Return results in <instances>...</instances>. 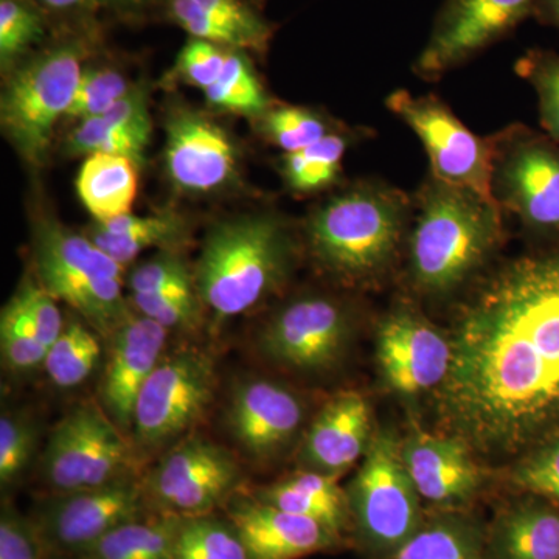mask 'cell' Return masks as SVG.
<instances>
[{
  "mask_svg": "<svg viewBox=\"0 0 559 559\" xmlns=\"http://www.w3.org/2000/svg\"><path fill=\"white\" fill-rule=\"evenodd\" d=\"M437 411L451 436L514 454L559 430V245L481 283L455 319Z\"/></svg>",
  "mask_w": 559,
  "mask_h": 559,
  "instance_id": "cell-1",
  "label": "cell"
},
{
  "mask_svg": "<svg viewBox=\"0 0 559 559\" xmlns=\"http://www.w3.org/2000/svg\"><path fill=\"white\" fill-rule=\"evenodd\" d=\"M296 259V238L277 213L218 221L202 241L193 267L194 289L215 322L238 318L286 285Z\"/></svg>",
  "mask_w": 559,
  "mask_h": 559,
  "instance_id": "cell-2",
  "label": "cell"
},
{
  "mask_svg": "<svg viewBox=\"0 0 559 559\" xmlns=\"http://www.w3.org/2000/svg\"><path fill=\"white\" fill-rule=\"evenodd\" d=\"M414 212V200L381 180H359L320 202L305 221L308 252L345 285L380 277L392 264Z\"/></svg>",
  "mask_w": 559,
  "mask_h": 559,
  "instance_id": "cell-3",
  "label": "cell"
},
{
  "mask_svg": "<svg viewBox=\"0 0 559 559\" xmlns=\"http://www.w3.org/2000/svg\"><path fill=\"white\" fill-rule=\"evenodd\" d=\"M409 266L415 288L444 296L462 286L502 238V210L495 201L429 178L414 200Z\"/></svg>",
  "mask_w": 559,
  "mask_h": 559,
  "instance_id": "cell-4",
  "label": "cell"
},
{
  "mask_svg": "<svg viewBox=\"0 0 559 559\" xmlns=\"http://www.w3.org/2000/svg\"><path fill=\"white\" fill-rule=\"evenodd\" d=\"M33 261L40 286L69 305L105 340L134 312L123 293V264L86 234L57 221H40L33 235Z\"/></svg>",
  "mask_w": 559,
  "mask_h": 559,
  "instance_id": "cell-5",
  "label": "cell"
},
{
  "mask_svg": "<svg viewBox=\"0 0 559 559\" xmlns=\"http://www.w3.org/2000/svg\"><path fill=\"white\" fill-rule=\"evenodd\" d=\"M80 44L64 43L25 62L10 76L0 100L3 134L22 159L40 165L55 127L66 120L84 72Z\"/></svg>",
  "mask_w": 559,
  "mask_h": 559,
  "instance_id": "cell-6",
  "label": "cell"
},
{
  "mask_svg": "<svg viewBox=\"0 0 559 559\" xmlns=\"http://www.w3.org/2000/svg\"><path fill=\"white\" fill-rule=\"evenodd\" d=\"M139 452L98 400L75 404L57 423L43 454L51 495L105 487L139 477Z\"/></svg>",
  "mask_w": 559,
  "mask_h": 559,
  "instance_id": "cell-7",
  "label": "cell"
},
{
  "mask_svg": "<svg viewBox=\"0 0 559 559\" xmlns=\"http://www.w3.org/2000/svg\"><path fill=\"white\" fill-rule=\"evenodd\" d=\"M216 385L215 360L205 349L167 352L135 403L131 440L139 454L165 452L193 433L215 400Z\"/></svg>",
  "mask_w": 559,
  "mask_h": 559,
  "instance_id": "cell-8",
  "label": "cell"
},
{
  "mask_svg": "<svg viewBox=\"0 0 559 559\" xmlns=\"http://www.w3.org/2000/svg\"><path fill=\"white\" fill-rule=\"evenodd\" d=\"M489 139L491 198L539 237H559V143L522 123Z\"/></svg>",
  "mask_w": 559,
  "mask_h": 559,
  "instance_id": "cell-9",
  "label": "cell"
},
{
  "mask_svg": "<svg viewBox=\"0 0 559 559\" xmlns=\"http://www.w3.org/2000/svg\"><path fill=\"white\" fill-rule=\"evenodd\" d=\"M349 513L360 539L373 554L389 558L423 524L419 495L392 432L371 437L362 465L349 485Z\"/></svg>",
  "mask_w": 559,
  "mask_h": 559,
  "instance_id": "cell-10",
  "label": "cell"
},
{
  "mask_svg": "<svg viewBox=\"0 0 559 559\" xmlns=\"http://www.w3.org/2000/svg\"><path fill=\"white\" fill-rule=\"evenodd\" d=\"M143 481L151 509L180 518L224 509L245 484L234 452L193 432L173 444Z\"/></svg>",
  "mask_w": 559,
  "mask_h": 559,
  "instance_id": "cell-11",
  "label": "cell"
},
{
  "mask_svg": "<svg viewBox=\"0 0 559 559\" xmlns=\"http://www.w3.org/2000/svg\"><path fill=\"white\" fill-rule=\"evenodd\" d=\"M352 311L325 294H305L272 312L257 348L275 366L305 374L336 369L352 340Z\"/></svg>",
  "mask_w": 559,
  "mask_h": 559,
  "instance_id": "cell-12",
  "label": "cell"
},
{
  "mask_svg": "<svg viewBox=\"0 0 559 559\" xmlns=\"http://www.w3.org/2000/svg\"><path fill=\"white\" fill-rule=\"evenodd\" d=\"M154 511L140 477L83 491L51 495L32 514L49 558L86 554L114 528Z\"/></svg>",
  "mask_w": 559,
  "mask_h": 559,
  "instance_id": "cell-13",
  "label": "cell"
},
{
  "mask_svg": "<svg viewBox=\"0 0 559 559\" xmlns=\"http://www.w3.org/2000/svg\"><path fill=\"white\" fill-rule=\"evenodd\" d=\"M393 116L415 132L428 153L430 176L491 198V145L469 131L437 95L393 92L385 100Z\"/></svg>",
  "mask_w": 559,
  "mask_h": 559,
  "instance_id": "cell-14",
  "label": "cell"
},
{
  "mask_svg": "<svg viewBox=\"0 0 559 559\" xmlns=\"http://www.w3.org/2000/svg\"><path fill=\"white\" fill-rule=\"evenodd\" d=\"M538 0H444L428 43L414 62L418 79L436 81L506 38L532 16Z\"/></svg>",
  "mask_w": 559,
  "mask_h": 559,
  "instance_id": "cell-15",
  "label": "cell"
},
{
  "mask_svg": "<svg viewBox=\"0 0 559 559\" xmlns=\"http://www.w3.org/2000/svg\"><path fill=\"white\" fill-rule=\"evenodd\" d=\"M165 173L190 197L223 193L237 186L241 154L229 132L197 110L178 109L165 124Z\"/></svg>",
  "mask_w": 559,
  "mask_h": 559,
  "instance_id": "cell-16",
  "label": "cell"
},
{
  "mask_svg": "<svg viewBox=\"0 0 559 559\" xmlns=\"http://www.w3.org/2000/svg\"><path fill=\"white\" fill-rule=\"evenodd\" d=\"M307 404L299 393L270 378L250 377L234 385L224 426L242 454L259 463L280 457L299 437Z\"/></svg>",
  "mask_w": 559,
  "mask_h": 559,
  "instance_id": "cell-17",
  "label": "cell"
},
{
  "mask_svg": "<svg viewBox=\"0 0 559 559\" xmlns=\"http://www.w3.org/2000/svg\"><path fill=\"white\" fill-rule=\"evenodd\" d=\"M451 358L450 337L412 308H396L378 325V366L385 384L400 395L439 389L447 380Z\"/></svg>",
  "mask_w": 559,
  "mask_h": 559,
  "instance_id": "cell-18",
  "label": "cell"
},
{
  "mask_svg": "<svg viewBox=\"0 0 559 559\" xmlns=\"http://www.w3.org/2000/svg\"><path fill=\"white\" fill-rule=\"evenodd\" d=\"M168 337L170 331L135 311L106 337L98 403L128 437L140 390L167 355Z\"/></svg>",
  "mask_w": 559,
  "mask_h": 559,
  "instance_id": "cell-19",
  "label": "cell"
},
{
  "mask_svg": "<svg viewBox=\"0 0 559 559\" xmlns=\"http://www.w3.org/2000/svg\"><path fill=\"white\" fill-rule=\"evenodd\" d=\"M224 509L249 559H300L333 549L341 540L320 522L280 510L253 496L238 492Z\"/></svg>",
  "mask_w": 559,
  "mask_h": 559,
  "instance_id": "cell-20",
  "label": "cell"
},
{
  "mask_svg": "<svg viewBox=\"0 0 559 559\" xmlns=\"http://www.w3.org/2000/svg\"><path fill=\"white\" fill-rule=\"evenodd\" d=\"M401 454L419 498L433 506L459 507L480 487V468L471 448L455 436L415 429L401 440Z\"/></svg>",
  "mask_w": 559,
  "mask_h": 559,
  "instance_id": "cell-21",
  "label": "cell"
},
{
  "mask_svg": "<svg viewBox=\"0 0 559 559\" xmlns=\"http://www.w3.org/2000/svg\"><path fill=\"white\" fill-rule=\"evenodd\" d=\"M369 403L358 392L331 396L308 425L299 451L304 469L342 476L366 455L371 441Z\"/></svg>",
  "mask_w": 559,
  "mask_h": 559,
  "instance_id": "cell-22",
  "label": "cell"
},
{
  "mask_svg": "<svg viewBox=\"0 0 559 559\" xmlns=\"http://www.w3.org/2000/svg\"><path fill=\"white\" fill-rule=\"evenodd\" d=\"M341 476L304 469L253 492V498L280 510L310 518L329 527L340 538L352 522L347 491Z\"/></svg>",
  "mask_w": 559,
  "mask_h": 559,
  "instance_id": "cell-23",
  "label": "cell"
},
{
  "mask_svg": "<svg viewBox=\"0 0 559 559\" xmlns=\"http://www.w3.org/2000/svg\"><path fill=\"white\" fill-rule=\"evenodd\" d=\"M489 559H559V509L554 502H522L492 525Z\"/></svg>",
  "mask_w": 559,
  "mask_h": 559,
  "instance_id": "cell-24",
  "label": "cell"
},
{
  "mask_svg": "<svg viewBox=\"0 0 559 559\" xmlns=\"http://www.w3.org/2000/svg\"><path fill=\"white\" fill-rule=\"evenodd\" d=\"M84 234L109 257L127 266L148 249H178L189 237V223L175 212L123 215L94 221Z\"/></svg>",
  "mask_w": 559,
  "mask_h": 559,
  "instance_id": "cell-25",
  "label": "cell"
},
{
  "mask_svg": "<svg viewBox=\"0 0 559 559\" xmlns=\"http://www.w3.org/2000/svg\"><path fill=\"white\" fill-rule=\"evenodd\" d=\"M139 165L127 156L92 154L81 165L76 191L94 221L130 215L139 189Z\"/></svg>",
  "mask_w": 559,
  "mask_h": 559,
  "instance_id": "cell-26",
  "label": "cell"
},
{
  "mask_svg": "<svg viewBox=\"0 0 559 559\" xmlns=\"http://www.w3.org/2000/svg\"><path fill=\"white\" fill-rule=\"evenodd\" d=\"M180 522L176 514L151 511L114 528L79 559H178Z\"/></svg>",
  "mask_w": 559,
  "mask_h": 559,
  "instance_id": "cell-27",
  "label": "cell"
},
{
  "mask_svg": "<svg viewBox=\"0 0 559 559\" xmlns=\"http://www.w3.org/2000/svg\"><path fill=\"white\" fill-rule=\"evenodd\" d=\"M388 559H485L484 536L466 518L443 513L423 521Z\"/></svg>",
  "mask_w": 559,
  "mask_h": 559,
  "instance_id": "cell-28",
  "label": "cell"
},
{
  "mask_svg": "<svg viewBox=\"0 0 559 559\" xmlns=\"http://www.w3.org/2000/svg\"><path fill=\"white\" fill-rule=\"evenodd\" d=\"M100 337L79 314L64 320L60 337L44 360V370L55 388L75 389L90 380L103 360Z\"/></svg>",
  "mask_w": 559,
  "mask_h": 559,
  "instance_id": "cell-29",
  "label": "cell"
},
{
  "mask_svg": "<svg viewBox=\"0 0 559 559\" xmlns=\"http://www.w3.org/2000/svg\"><path fill=\"white\" fill-rule=\"evenodd\" d=\"M348 146V135L333 131L308 148L285 154L280 171L288 189L299 194L329 189L340 179Z\"/></svg>",
  "mask_w": 559,
  "mask_h": 559,
  "instance_id": "cell-30",
  "label": "cell"
},
{
  "mask_svg": "<svg viewBox=\"0 0 559 559\" xmlns=\"http://www.w3.org/2000/svg\"><path fill=\"white\" fill-rule=\"evenodd\" d=\"M205 100L213 108L261 119L272 108L270 97L253 69L246 51L227 50L226 64L219 79L204 91Z\"/></svg>",
  "mask_w": 559,
  "mask_h": 559,
  "instance_id": "cell-31",
  "label": "cell"
},
{
  "mask_svg": "<svg viewBox=\"0 0 559 559\" xmlns=\"http://www.w3.org/2000/svg\"><path fill=\"white\" fill-rule=\"evenodd\" d=\"M178 559H249L237 528L215 513L182 518L176 540Z\"/></svg>",
  "mask_w": 559,
  "mask_h": 559,
  "instance_id": "cell-32",
  "label": "cell"
},
{
  "mask_svg": "<svg viewBox=\"0 0 559 559\" xmlns=\"http://www.w3.org/2000/svg\"><path fill=\"white\" fill-rule=\"evenodd\" d=\"M259 123L261 134L285 154L308 148L333 132L326 117L304 106H275L259 119Z\"/></svg>",
  "mask_w": 559,
  "mask_h": 559,
  "instance_id": "cell-33",
  "label": "cell"
},
{
  "mask_svg": "<svg viewBox=\"0 0 559 559\" xmlns=\"http://www.w3.org/2000/svg\"><path fill=\"white\" fill-rule=\"evenodd\" d=\"M514 70L536 92L540 127L559 143V53L530 49L516 61Z\"/></svg>",
  "mask_w": 559,
  "mask_h": 559,
  "instance_id": "cell-34",
  "label": "cell"
},
{
  "mask_svg": "<svg viewBox=\"0 0 559 559\" xmlns=\"http://www.w3.org/2000/svg\"><path fill=\"white\" fill-rule=\"evenodd\" d=\"M143 145L130 132L121 130L109 123L103 117L79 121L66 139L64 150L69 156L90 157L92 154H112V156H127L134 160L139 167L145 162Z\"/></svg>",
  "mask_w": 559,
  "mask_h": 559,
  "instance_id": "cell-35",
  "label": "cell"
},
{
  "mask_svg": "<svg viewBox=\"0 0 559 559\" xmlns=\"http://www.w3.org/2000/svg\"><path fill=\"white\" fill-rule=\"evenodd\" d=\"M39 430L28 415L3 412L0 418V485L10 488L22 479L35 460Z\"/></svg>",
  "mask_w": 559,
  "mask_h": 559,
  "instance_id": "cell-36",
  "label": "cell"
},
{
  "mask_svg": "<svg viewBox=\"0 0 559 559\" xmlns=\"http://www.w3.org/2000/svg\"><path fill=\"white\" fill-rule=\"evenodd\" d=\"M123 73L112 68H86L66 120H87L103 117L132 90Z\"/></svg>",
  "mask_w": 559,
  "mask_h": 559,
  "instance_id": "cell-37",
  "label": "cell"
},
{
  "mask_svg": "<svg viewBox=\"0 0 559 559\" xmlns=\"http://www.w3.org/2000/svg\"><path fill=\"white\" fill-rule=\"evenodd\" d=\"M135 312L159 323L165 330L193 331L201 325L202 307L197 289L159 294H130Z\"/></svg>",
  "mask_w": 559,
  "mask_h": 559,
  "instance_id": "cell-38",
  "label": "cell"
},
{
  "mask_svg": "<svg viewBox=\"0 0 559 559\" xmlns=\"http://www.w3.org/2000/svg\"><path fill=\"white\" fill-rule=\"evenodd\" d=\"M127 286L131 294L194 289L193 267L178 249L159 250L128 272Z\"/></svg>",
  "mask_w": 559,
  "mask_h": 559,
  "instance_id": "cell-39",
  "label": "cell"
},
{
  "mask_svg": "<svg viewBox=\"0 0 559 559\" xmlns=\"http://www.w3.org/2000/svg\"><path fill=\"white\" fill-rule=\"evenodd\" d=\"M0 353L3 366L13 373H31L44 367L47 348L38 340L13 300L0 314Z\"/></svg>",
  "mask_w": 559,
  "mask_h": 559,
  "instance_id": "cell-40",
  "label": "cell"
},
{
  "mask_svg": "<svg viewBox=\"0 0 559 559\" xmlns=\"http://www.w3.org/2000/svg\"><path fill=\"white\" fill-rule=\"evenodd\" d=\"M44 36L43 17L27 0H0V61L9 69Z\"/></svg>",
  "mask_w": 559,
  "mask_h": 559,
  "instance_id": "cell-41",
  "label": "cell"
},
{
  "mask_svg": "<svg viewBox=\"0 0 559 559\" xmlns=\"http://www.w3.org/2000/svg\"><path fill=\"white\" fill-rule=\"evenodd\" d=\"M516 487L559 506V430L530 450L513 469Z\"/></svg>",
  "mask_w": 559,
  "mask_h": 559,
  "instance_id": "cell-42",
  "label": "cell"
},
{
  "mask_svg": "<svg viewBox=\"0 0 559 559\" xmlns=\"http://www.w3.org/2000/svg\"><path fill=\"white\" fill-rule=\"evenodd\" d=\"M11 300L31 326L36 340L49 352L64 326L66 319L58 308V300L40 286L38 280H25Z\"/></svg>",
  "mask_w": 559,
  "mask_h": 559,
  "instance_id": "cell-43",
  "label": "cell"
},
{
  "mask_svg": "<svg viewBox=\"0 0 559 559\" xmlns=\"http://www.w3.org/2000/svg\"><path fill=\"white\" fill-rule=\"evenodd\" d=\"M227 47L191 38L176 61V73L183 83L207 91L219 79L226 64Z\"/></svg>",
  "mask_w": 559,
  "mask_h": 559,
  "instance_id": "cell-44",
  "label": "cell"
},
{
  "mask_svg": "<svg viewBox=\"0 0 559 559\" xmlns=\"http://www.w3.org/2000/svg\"><path fill=\"white\" fill-rule=\"evenodd\" d=\"M0 559H49L32 516L10 503H3L0 514Z\"/></svg>",
  "mask_w": 559,
  "mask_h": 559,
  "instance_id": "cell-45",
  "label": "cell"
},
{
  "mask_svg": "<svg viewBox=\"0 0 559 559\" xmlns=\"http://www.w3.org/2000/svg\"><path fill=\"white\" fill-rule=\"evenodd\" d=\"M191 2L240 31L248 38L252 51H264L270 47L271 25L242 0H191Z\"/></svg>",
  "mask_w": 559,
  "mask_h": 559,
  "instance_id": "cell-46",
  "label": "cell"
},
{
  "mask_svg": "<svg viewBox=\"0 0 559 559\" xmlns=\"http://www.w3.org/2000/svg\"><path fill=\"white\" fill-rule=\"evenodd\" d=\"M109 123L116 124L121 130L130 132L143 145L148 146L153 121H151L148 108V95L145 90L134 86L121 100L117 102L103 116Z\"/></svg>",
  "mask_w": 559,
  "mask_h": 559,
  "instance_id": "cell-47",
  "label": "cell"
},
{
  "mask_svg": "<svg viewBox=\"0 0 559 559\" xmlns=\"http://www.w3.org/2000/svg\"><path fill=\"white\" fill-rule=\"evenodd\" d=\"M532 17L540 25L559 31V0H538Z\"/></svg>",
  "mask_w": 559,
  "mask_h": 559,
  "instance_id": "cell-48",
  "label": "cell"
},
{
  "mask_svg": "<svg viewBox=\"0 0 559 559\" xmlns=\"http://www.w3.org/2000/svg\"><path fill=\"white\" fill-rule=\"evenodd\" d=\"M38 2L46 9L68 13V11L84 9L92 0H38Z\"/></svg>",
  "mask_w": 559,
  "mask_h": 559,
  "instance_id": "cell-49",
  "label": "cell"
},
{
  "mask_svg": "<svg viewBox=\"0 0 559 559\" xmlns=\"http://www.w3.org/2000/svg\"><path fill=\"white\" fill-rule=\"evenodd\" d=\"M103 2L110 3V5L119 7V9H139V7L148 5L154 0H103Z\"/></svg>",
  "mask_w": 559,
  "mask_h": 559,
  "instance_id": "cell-50",
  "label": "cell"
},
{
  "mask_svg": "<svg viewBox=\"0 0 559 559\" xmlns=\"http://www.w3.org/2000/svg\"><path fill=\"white\" fill-rule=\"evenodd\" d=\"M49 559H64V558H49Z\"/></svg>",
  "mask_w": 559,
  "mask_h": 559,
  "instance_id": "cell-51",
  "label": "cell"
}]
</instances>
